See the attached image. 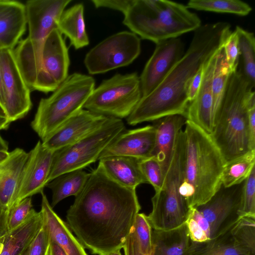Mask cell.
I'll return each instance as SVG.
<instances>
[{
    "label": "cell",
    "mask_w": 255,
    "mask_h": 255,
    "mask_svg": "<svg viewBox=\"0 0 255 255\" xmlns=\"http://www.w3.org/2000/svg\"><path fill=\"white\" fill-rule=\"evenodd\" d=\"M155 137L154 125L125 130L105 148L99 160L114 156H130L139 159L150 157L154 147Z\"/></svg>",
    "instance_id": "cell-17"
},
{
    "label": "cell",
    "mask_w": 255,
    "mask_h": 255,
    "mask_svg": "<svg viewBox=\"0 0 255 255\" xmlns=\"http://www.w3.org/2000/svg\"><path fill=\"white\" fill-rule=\"evenodd\" d=\"M4 236L0 237V255L2 251L4 241Z\"/></svg>",
    "instance_id": "cell-53"
},
{
    "label": "cell",
    "mask_w": 255,
    "mask_h": 255,
    "mask_svg": "<svg viewBox=\"0 0 255 255\" xmlns=\"http://www.w3.org/2000/svg\"><path fill=\"white\" fill-rule=\"evenodd\" d=\"M27 250H28V249L25 252H24L23 253H22L21 255H27Z\"/></svg>",
    "instance_id": "cell-55"
},
{
    "label": "cell",
    "mask_w": 255,
    "mask_h": 255,
    "mask_svg": "<svg viewBox=\"0 0 255 255\" xmlns=\"http://www.w3.org/2000/svg\"><path fill=\"white\" fill-rule=\"evenodd\" d=\"M109 118L83 109L41 141L42 144L45 148L55 151L77 142L96 131Z\"/></svg>",
    "instance_id": "cell-16"
},
{
    "label": "cell",
    "mask_w": 255,
    "mask_h": 255,
    "mask_svg": "<svg viewBox=\"0 0 255 255\" xmlns=\"http://www.w3.org/2000/svg\"><path fill=\"white\" fill-rule=\"evenodd\" d=\"M190 241L185 224L169 231L152 229V255H184Z\"/></svg>",
    "instance_id": "cell-27"
},
{
    "label": "cell",
    "mask_w": 255,
    "mask_h": 255,
    "mask_svg": "<svg viewBox=\"0 0 255 255\" xmlns=\"http://www.w3.org/2000/svg\"><path fill=\"white\" fill-rule=\"evenodd\" d=\"M133 229L141 253L143 255H152L153 253L152 228L147 215L144 213H138L135 219Z\"/></svg>",
    "instance_id": "cell-35"
},
{
    "label": "cell",
    "mask_w": 255,
    "mask_h": 255,
    "mask_svg": "<svg viewBox=\"0 0 255 255\" xmlns=\"http://www.w3.org/2000/svg\"><path fill=\"white\" fill-rule=\"evenodd\" d=\"M91 1L96 8H108L121 11L124 14L133 0H92Z\"/></svg>",
    "instance_id": "cell-42"
},
{
    "label": "cell",
    "mask_w": 255,
    "mask_h": 255,
    "mask_svg": "<svg viewBox=\"0 0 255 255\" xmlns=\"http://www.w3.org/2000/svg\"><path fill=\"white\" fill-rule=\"evenodd\" d=\"M184 44L177 37L156 44L139 76L142 97L153 91L184 54Z\"/></svg>",
    "instance_id": "cell-14"
},
{
    "label": "cell",
    "mask_w": 255,
    "mask_h": 255,
    "mask_svg": "<svg viewBox=\"0 0 255 255\" xmlns=\"http://www.w3.org/2000/svg\"><path fill=\"white\" fill-rule=\"evenodd\" d=\"M62 34L56 28L47 37L42 50V66L44 72L58 85L68 76L70 59Z\"/></svg>",
    "instance_id": "cell-22"
},
{
    "label": "cell",
    "mask_w": 255,
    "mask_h": 255,
    "mask_svg": "<svg viewBox=\"0 0 255 255\" xmlns=\"http://www.w3.org/2000/svg\"><path fill=\"white\" fill-rule=\"evenodd\" d=\"M255 163V149L226 163L223 169L221 184L230 187L245 180L250 175Z\"/></svg>",
    "instance_id": "cell-32"
},
{
    "label": "cell",
    "mask_w": 255,
    "mask_h": 255,
    "mask_svg": "<svg viewBox=\"0 0 255 255\" xmlns=\"http://www.w3.org/2000/svg\"><path fill=\"white\" fill-rule=\"evenodd\" d=\"M245 182L230 187L221 184L208 201L196 207L209 223L210 240L229 231L241 217Z\"/></svg>",
    "instance_id": "cell-13"
},
{
    "label": "cell",
    "mask_w": 255,
    "mask_h": 255,
    "mask_svg": "<svg viewBox=\"0 0 255 255\" xmlns=\"http://www.w3.org/2000/svg\"><path fill=\"white\" fill-rule=\"evenodd\" d=\"M142 173L148 184L154 189L155 192L161 188L164 175L159 162L153 157L140 159L139 163Z\"/></svg>",
    "instance_id": "cell-36"
},
{
    "label": "cell",
    "mask_w": 255,
    "mask_h": 255,
    "mask_svg": "<svg viewBox=\"0 0 255 255\" xmlns=\"http://www.w3.org/2000/svg\"><path fill=\"white\" fill-rule=\"evenodd\" d=\"M9 212L0 208V237L5 236L7 233V221Z\"/></svg>",
    "instance_id": "cell-47"
},
{
    "label": "cell",
    "mask_w": 255,
    "mask_h": 255,
    "mask_svg": "<svg viewBox=\"0 0 255 255\" xmlns=\"http://www.w3.org/2000/svg\"><path fill=\"white\" fill-rule=\"evenodd\" d=\"M125 255H143L139 249L133 229L128 235L123 246Z\"/></svg>",
    "instance_id": "cell-44"
},
{
    "label": "cell",
    "mask_w": 255,
    "mask_h": 255,
    "mask_svg": "<svg viewBox=\"0 0 255 255\" xmlns=\"http://www.w3.org/2000/svg\"><path fill=\"white\" fill-rule=\"evenodd\" d=\"M223 49L230 74L237 71L240 63V53L238 37L235 30L226 39Z\"/></svg>",
    "instance_id": "cell-39"
},
{
    "label": "cell",
    "mask_w": 255,
    "mask_h": 255,
    "mask_svg": "<svg viewBox=\"0 0 255 255\" xmlns=\"http://www.w3.org/2000/svg\"><path fill=\"white\" fill-rule=\"evenodd\" d=\"M95 86L92 76L74 73L49 97L41 99L31 126L42 141L83 109Z\"/></svg>",
    "instance_id": "cell-7"
},
{
    "label": "cell",
    "mask_w": 255,
    "mask_h": 255,
    "mask_svg": "<svg viewBox=\"0 0 255 255\" xmlns=\"http://www.w3.org/2000/svg\"><path fill=\"white\" fill-rule=\"evenodd\" d=\"M231 32L230 24L226 22L206 23L195 30L182 57L153 91L141 98L127 118V123L134 126L169 115L185 116L189 105L187 90L191 78L223 47Z\"/></svg>",
    "instance_id": "cell-2"
},
{
    "label": "cell",
    "mask_w": 255,
    "mask_h": 255,
    "mask_svg": "<svg viewBox=\"0 0 255 255\" xmlns=\"http://www.w3.org/2000/svg\"><path fill=\"white\" fill-rule=\"evenodd\" d=\"M3 104V92L2 89V82H1V73L0 67V105L2 107Z\"/></svg>",
    "instance_id": "cell-51"
},
{
    "label": "cell",
    "mask_w": 255,
    "mask_h": 255,
    "mask_svg": "<svg viewBox=\"0 0 255 255\" xmlns=\"http://www.w3.org/2000/svg\"><path fill=\"white\" fill-rule=\"evenodd\" d=\"M235 31L238 37L241 72L250 85L255 84V38L253 32L237 26Z\"/></svg>",
    "instance_id": "cell-30"
},
{
    "label": "cell",
    "mask_w": 255,
    "mask_h": 255,
    "mask_svg": "<svg viewBox=\"0 0 255 255\" xmlns=\"http://www.w3.org/2000/svg\"><path fill=\"white\" fill-rule=\"evenodd\" d=\"M205 64L201 66L189 82L187 90V99L189 103L194 99L200 88L203 76Z\"/></svg>",
    "instance_id": "cell-43"
},
{
    "label": "cell",
    "mask_w": 255,
    "mask_h": 255,
    "mask_svg": "<svg viewBox=\"0 0 255 255\" xmlns=\"http://www.w3.org/2000/svg\"><path fill=\"white\" fill-rule=\"evenodd\" d=\"M84 12V5L77 3L64 10L58 23L57 29L69 38L75 49L83 48L89 43Z\"/></svg>",
    "instance_id": "cell-26"
},
{
    "label": "cell",
    "mask_w": 255,
    "mask_h": 255,
    "mask_svg": "<svg viewBox=\"0 0 255 255\" xmlns=\"http://www.w3.org/2000/svg\"><path fill=\"white\" fill-rule=\"evenodd\" d=\"M230 73L226 60L223 46L217 53L212 80V122L213 128L217 120Z\"/></svg>",
    "instance_id": "cell-31"
},
{
    "label": "cell",
    "mask_w": 255,
    "mask_h": 255,
    "mask_svg": "<svg viewBox=\"0 0 255 255\" xmlns=\"http://www.w3.org/2000/svg\"><path fill=\"white\" fill-rule=\"evenodd\" d=\"M189 215L197 222L210 240L211 229L209 222L196 208H189Z\"/></svg>",
    "instance_id": "cell-45"
},
{
    "label": "cell",
    "mask_w": 255,
    "mask_h": 255,
    "mask_svg": "<svg viewBox=\"0 0 255 255\" xmlns=\"http://www.w3.org/2000/svg\"><path fill=\"white\" fill-rule=\"evenodd\" d=\"M0 67L3 92L2 108L11 123L25 117L32 103L30 90L15 60L13 49L0 51Z\"/></svg>",
    "instance_id": "cell-12"
},
{
    "label": "cell",
    "mask_w": 255,
    "mask_h": 255,
    "mask_svg": "<svg viewBox=\"0 0 255 255\" xmlns=\"http://www.w3.org/2000/svg\"><path fill=\"white\" fill-rule=\"evenodd\" d=\"M90 173L77 169L62 174L48 182L46 187L52 191L51 206L53 208L64 199L76 197L84 188Z\"/></svg>",
    "instance_id": "cell-28"
},
{
    "label": "cell",
    "mask_w": 255,
    "mask_h": 255,
    "mask_svg": "<svg viewBox=\"0 0 255 255\" xmlns=\"http://www.w3.org/2000/svg\"><path fill=\"white\" fill-rule=\"evenodd\" d=\"M10 124L3 109L0 105V130L7 129Z\"/></svg>",
    "instance_id": "cell-49"
},
{
    "label": "cell",
    "mask_w": 255,
    "mask_h": 255,
    "mask_svg": "<svg viewBox=\"0 0 255 255\" xmlns=\"http://www.w3.org/2000/svg\"><path fill=\"white\" fill-rule=\"evenodd\" d=\"M186 6L197 10L232 13L241 16L247 15L252 10L248 3L239 0H190Z\"/></svg>",
    "instance_id": "cell-33"
},
{
    "label": "cell",
    "mask_w": 255,
    "mask_h": 255,
    "mask_svg": "<svg viewBox=\"0 0 255 255\" xmlns=\"http://www.w3.org/2000/svg\"><path fill=\"white\" fill-rule=\"evenodd\" d=\"M123 22L141 38L155 44L194 31L202 25L186 5L166 0H133Z\"/></svg>",
    "instance_id": "cell-4"
},
{
    "label": "cell",
    "mask_w": 255,
    "mask_h": 255,
    "mask_svg": "<svg viewBox=\"0 0 255 255\" xmlns=\"http://www.w3.org/2000/svg\"><path fill=\"white\" fill-rule=\"evenodd\" d=\"M230 230L206 242L198 243L190 240L184 255H252L237 244Z\"/></svg>",
    "instance_id": "cell-29"
},
{
    "label": "cell",
    "mask_w": 255,
    "mask_h": 255,
    "mask_svg": "<svg viewBox=\"0 0 255 255\" xmlns=\"http://www.w3.org/2000/svg\"><path fill=\"white\" fill-rule=\"evenodd\" d=\"M43 224L41 211L32 209L22 223L5 235L0 255H21L28 249Z\"/></svg>",
    "instance_id": "cell-25"
},
{
    "label": "cell",
    "mask_w": 255,
    "mask_h": 255,
    "mask_svg": "<svg viewBox=\"0 0 255 255\" xmlns=\"http://www.w3.org/2000/svg\"><path fill=\"white\" fill-rule=\"evenodd\" d=\"M50 237L43 220V226L28 247L27 255H49Z\"/></svg>",
    "instance_id": "cell-40"
},
{
    "label": "cell",
    "mask_w": 255,
    "mask_h": 255,
    "mask_svg": "<svg viewBox=\"0 0 255 255\" xmlns=\"http://www.w3.org/2000/svg\"><path fill=\"white\" fill-rule=\"evenodd\" d=\"M141 42L132 32L123 31L105 39L86 55L85 65L91 75L128 66L139 55Z\"/></svg>",
    "instance_id": "cell-11"
},
{
    "label": "cell",
    "mask_w": 255,
    "mask_h": 255,
    "mask_svg": "<svg viewBox=\"0 0 255 255\" xmlns=\"http://www.w3.org/2000/svg\"><path fill=\"white\" fill-rule=\"evenodd\" d=\"M183 180L193 188L190 208L208 201L221 185L225 162L210 135L186 121Z\"/></svg>",
    "instance_id": "cell-6"
},
{
    "label": "cell",
    "mask_w": 255,
    "mask_h": 255,
    "mask_svg": "<svg viewBox=\"0 0 255 255\" xmlns=\"http://www.w3.org/2000/svg\"><path fill=\"white\" fill-rule=\"evenodd\" d=\"M187 119L183 115H169L157 120L153 125L155 137L151 157L160 163L164 176L169 167L179 132Z\"/></svg>",
    "instance_id": "cell-19"
},
{
    "label": "cell",
    "mask_w": 255,
    "mask_h": 255,
    "mask_svg": "<svg viewBox=\"0 0 255 255\" xmlns=\"http://www.w3.org/2000/svg\"><path fill=\"white\" fill-rule=\"evenodd\" d=\"M253 89L239 70L230 74L218 119L210 134L225 164L252 150L248 111L255 105Z\"/></svg>",
    "instance_id": "cell-3"
},
{
    "label": "cell",
    "mask_w": 255,
    "mask_h": 255,
    "mask_svg": "<svg viewBox=\"0 0 255 255\" xmlns=\"http://www.w3.org/2000/svg\"><path fill=\"white\" fill-rule=\"evenodd\" d=\"M243 216L255 217V166L245 180L241 210Z\"/></svg>",
    "instance_id": "cell-37"
},
{
    "label": "cell",
    "mask_w": 255,
    "mask_h": 255,
    "mask_svg": "<svg viewBox=\"0 0 255 255\" xmlns=\"http://www.w3.org/2000/svg\"><path fill=\"white\" fill-rule=\"evenodd\" d=\"M26 25L24 3L0 0V51L14 49L25 33Z\"/></svg>",
    "instance_id": "cell-20"
},
{
    "label": "cell",
    "mask_w": 255,
    "mask_h": 255,
    "mask_svg": "<svg viewBox=\"0 0 255 255\" xmlns=\"http://www.w3.org/2000/svg\"><path fill=\"white\" fill-rule=\"evenodd\" d=\"M185 225L189 238L192 241L202 243L210 240L206 233L189 214H188Z\"/></svg>",
    "instance_id": "cell-41"
},
{
    "label": "cell",
    "mask_w": 255,
    "mask_h": 255,
    "mask_svg": "<svg viewBox=\"0 0 255 255\" xmlns=\"http://www.w3.org/2000/svg\"><path fill=\"white\" fill-rule=\"evenodd\" d=\"M71 0H29L24 3L28 35L13 49L15 60L29 88L47 75L42 66V50L51 32L57 28L62 12Z\"/></svg>",
    "instance_id": "cell-5"
},
{
    "label": "cell",
    "mask_w": 255,
    "mask_h": 255,
    "mask_svg": "<svg viewBox=\"0 0 255 255\" xmlns=\"http://www.w3.org/2000/svg\"><path fill=\"white\" fill-rule=\"evenodd\" d=\"M54 152L44 147L40 140L28 152L12 207L27 197L43 192L48 183Z\"/></svg>",
    "instance_id": "cell-15"
},
{
    "label": "cell",
    "mask_w": 255,
    "mask_h": 255,
    "mask_svg": "<svg viewBox=\"0 0 255 255\" xmlns=\"http://www.w3.org/2000/svg\"><path fill=\"white\" fill-rule=\"evenodd\" d=\"M31 197H27L13 206L9 210L7 221V232L22 223L32 209Z\"/></svg>",
    "instance_id": "cell-38"
},
{
    "label": "cell",
    "mask_w": 255,
    "mask_h": 255,
    "mask_svg": "<svg viewBox=\"0 0 255 255\" xmlns=\"http://www.w3.org/2000/svg\"><path fill=\"white\" fill-rule=\"evenodd\" d=\"M107 255H122L120 250H118L113 252H112Z\"/></svg>",
    "instance_id": "cell-54"
},
{
    "label": "cell",
    "mask_w": 255,
    "mask_h": 255,
    "mask_svg": "<svg viewBox=\"0 0 255 255\" xmlns=\"http://www.w3.org/2000/svg\"><path fill=\"white\" fill-rule=\"evenodd\" d=\"M8 151L0 150V162L4 160L8 156Z\"/></svg>",
    "instance_id": "cell-52"
},
{
    "label": "cell",
    "mask_w": 255,
    "mask_h": 255,
    "mask_svg": "<svg viewBox=\"0 0 255 255\" xmlns=\"http://www.w3.org/2000/svg\"><path fill=\"white\" fill-rule=\"evenodd\" d=\"M140 159L126 156H114L99 160L106 174L116 182L127 188L135 189L148 183L140 169Z\"/></svg>",
    "instance_id": "cell-24"
},
{
    "label": "cell",
    "mask_w": 255,
    "mask_h": 255,
    "mask_svg": "<svg viewBox=\"0 0 255 255\" xmlns=\"http://www.w3.org/2000/svg\"><path fill=\"white\" fill-rule=\"evenodd\" d=\"M140 209L135 189L116 182L99 164L68 210L66 223L85 248L107 255L123 249Z\"/></svg>",
    "instance_id": "cell-1"
},
{
    "label": "cell",
    "mask_w": 255,
    "mask_h": 255,
    "mask_svg": "<svg viewBox=\"0 0 255 255\" xmlns=\"http://www.w3.org/2000/svg\"><path fill=\"white\" fill-rule=\"evenodd\" d=\"M8 142L3 138L0 134V150L8 151Z\"/></svg>",
    "instance_id": "cell-50"
},
{
    "label": "cell",
    "mask_w": 255,
    "mask_h": 255,
    "mask_svg": "<svg viewBox=\"0 0 255 255\" xmlns=\"http://www.w3.org/2000/svg\"><path fill=\"white\" fill-rule=\"evenodd\" d=\"M125 128L122 119L110 117L96 131L72 144L54 151L48 183L62 174L83 169L98 160L102 151Z\"/></svg>",
    "instance_id": "cell-9"
},
{
    "label": "cell",
    "mask_w": 255,
    "mask_h": 255,
    "mask_svg": "<svg viewBox=\"0 0 255 255\" xmlns=\"http://www.w3.org/2000/svg\"><path fill=\"white\" fill-rule=\"evenodd\" d=\"M49 255H67L64 250L56 242L50 240Z\"/></svg>",
    "instance_id": "cell-48"
},
{
    "label": "cell",
    "mask_w": 255,
    "mask_h": 255,
    "mask_svg": "<svg viewBox=\"0 0 255 255\" xmlns=\"http://www.w3.org/2000/svg\"><path fill=\"white\" fill-rule=\"evenodd\" d=\"M41 211L50 240L58 244L67 255H88L85 248L73 234L67 224L54 211L46 196L42 193Z\"/></svg>",
    "instance_id": "cell-23"
},
{
    "label": "cell",
    "mask_w": 255,
    "mask_h": 255,
    "mask_svg": "<svg viewBox=\"0 0 255 255\" xmlns=\"http://www.w3.org/2000/svg\"><path fill=\"white\" fill-rule=\"evenodd\" d=\"M237 244L252 255H255V217H241L230 230Z\"/></svg>",
    "instance_id": "cell-34"
},
{
    "label": "cell",
    "mask_w": 255,
    "mask_h": 255,
    "mask_svg": "<svg viewBox=\"0 0 255 255\" xmlns=\"http://www.w3.org/2000/svg\"><path fill=\"white\" fill-rule=\"evenodd\" d=\"M28 152L16 148L0 162V208L9 212L12 207Z\"/></svg>",
    "instance_id": "cell-21"
},
{
    "label": "cell",
    "mask_w": 255,
    "mask_h": 255,
    "mask_svg": "<svg viewBox=\"0 0 255 255\" xmlns=\"http://www.w3.org/2000/svg\"><path fill=\"white\" fill-rule=\"evenodd\" d=\"M217 53L205 63L200 88L194 99L189 103L185 115L187 120L209 135L213 129L212 84Z\"/></svg>",
    "instance_id": "cell-18"
},
{
    "label": "cell",
    "mask_w": 255,
    "mask_h": 255,
    "mask_svg": "<svg viewBox=\"0 0 255 255\" xmlns=\"http://www.w3.org/2000/svg\"><path fill=\"white\" fill-rule=\"evenodd\" d=\"M141 98L139 76L136 72L116 74L95 88L83 109L122 119L130 115Z\"/></svg>",
    "instance_id": "cell-10"
},
{
    "label": "cell",
    "mask_w": 255,
    "mask_h": 255,
    "mask_svg": "<svg viewBox=\"0 0 255 255\" xmlns=\"http://www.w3.org/2000/svg\"><path fill=\"white\" fill-rule=\"evenodd\" d=\"M249 129L251 150L255 149V105L250 106L248 111Z\"/></svg>",
    "instance_id": "cell-46"
},
{
    "label": "cell",
    "mask_w": 255,
    "mask_h": 255,
    "mask_svg": "<svg viewBox=\"0 0 255 255\" xmlns=\"http://www.w3.org/2000/svg\"><path fill=\"white\" fill-rule=\"evenodd\" d=\"M184 153L185 135L181 129L162 186L151 198L152 208L147 218L154 230H174L183 225L187 219L189 208L179 193L184 179Z\"/></svg>",
    "instance_id": "cell-8"
}]
</instances>
